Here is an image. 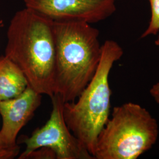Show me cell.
I'll list each match as a JSON object with an SVG mask.
<instances>
[{"mask_svg": "<svg viewBox=\"0 0 159 159\" xmlns=\"http://www.w3.org/2000/svg\"><path fill=\"white\" fill-rule=\"evenodd\" d=\"M5 56L21 70L30 87L54 94L56 44L53 21L27 8L12 18L7 32Z\"/></svg>", "mask_w": 159, "mask_h": 159, "instance_id": "1", "label": "cell"}, {"mask_svg": "<svg viewBox=\"0 0 159 159\" xmlns=\"http://www.w3.org/2000/svg\"><path fill=\"white\" fill-rule=\"evenodd\" d=\"M54 94L74 102L96 73L102 56L99 31L83 21H53Z\"/></svg>", "mask_w": 159, "mask_h": 159, "instance_id": "2", "label": "cell"}, {"mask_svg": "<svg viewBox=\"0 0 159 159\" xmlns=\"http://www.w3.org/2000/svg\"><path fill=\"white\" fill-rule=\"evenodd\" d=\"M123 54V50L117 42L106 40L102 46V56L96 73L78 100L63 104V116L68 129L93 157L98 136L110 113L109 75L114 64Z\"/></svg>", "mask_w": 159, "mask_h": 159, "instance_id": "3", "label": "cell"}, {"mask_svg": "<svg viewBox=\"0 0 159 159\" xmlns=\"http://www.w3.org/2000/svg\"><path fill=\"white\" fill-rule=\"evenodd\" d=\"M159 133L156 120L140 105L115 107L98 136L94 159H137L152 148Z\"/></svg>", "mask_w": 159, "mask_h": 159, "instance_id": "4", "label": "cell"}, {"mask_svg": "<svg viewBox=\"0 0 159 159\" xmlns=\"http://www.w3.org/2000/svg\"><path fill=\"white\" fill-rule=\"evenodd\" d=\"M52 109L47 122L23 140L25 149L19 159H26L39 148H48L55 153L56 159H94L84 144L71 133L63 116L62 98L57 94L51 97Z\"/></svg>", "mask_w": 159, "mask_h": 159, "instance_id": "5", "label": "cell"}, {"mask_svg": "<svg viewBox=\"0 0 159 159\" xmlns=\"http://www.w3.org/2000/svg\"><path fill=\"white\" fill-rule=\"evenodd\" d=\"M25 8L52 21L98 23L116 11L115 0H23Z\"/></svg>", "mask_w": 159, "mask_h": 159, "instance_id": "6", "label": "cell"}, {"mask_svg": "<svg viewBox=\"0 0 159 159\" xmlns=\"http://www.w3.org/2000/svg\"><path fill=\"white\" fill-rule=\"evenodd\" d=\"M42 94L28 86L18 96L0 102V134L7 142L16 144L19 132L39 107Z\"/></svg>", "mask_w": 159, "mask_h": 159, "instance_id": "7", "label": "cell"}, {"mask_svg": "<svg viewBox=\"0 0 159 159\" xmlns=\"http://www.w3.org/2000/svg\"><path fill=\"white\" fill-rule=\"evenodd\" d=\"M29 86L21 70L10 58L0 57V102L15 98Z\"/></svg>", "mask_w": 159, "mask_h": 159, "instance_id": "8", "label": "cell"}, {"mask_svg": "<svg viewBox=\"0 0 159 159\" xmlns=\"http://www.w3.org/2000/svg\"><path fill=\"white\" fill-rule=\"evenodd\" d=\"M148 1L151 7V19L148 28L141 36L142 39L156 35L159 32V0Z\"/></svg>", "mask_w": 159, "mask_h": 159, "instance_id": "9", "label": "cell"}, {"mask_svg": "<svg viewBox=\"0 0 159 159\" xmlns=\"http://www.w3.org/2000/svg\"><path fill=\"white\" fill-rule=\"evenodd\" d=\"M18 144H10L6 142L0 134V159H13L20 153Z\"/></svg>", "mask_w": 159, "mask_h": 159, "instance_id": "10", "label": "cell"}, {"mask_svg": "<svg viewBox=\"0 0 159 159\" xmlns=\"http://www.w3.org/2000/svg\"><path fill=\"white\" fill-rule=\"evenodd\" d=\"M56 159L55 153L48 148H39L29 154L27 159Z\"/></svg>", "mask_w": 159, "mask_h": 159, "instance_id": "11", "label": "cell"}, {"mask_svg": "<svg viewBox=\"0 0 159 159\" xmlns=\"http://www.w3.org/2000/svg\"><path fill=\"white\" fill-rule=\"evenodd\" d=\"M150 94L154 100L159 105V82L152 87L150 90Z\"/></svg>", "mask_w": 159, "mask_h": 159, "instance_id": "12", "label": "cell"}, {"mask_svg": "<svg viewBox=\"0 0 159 159\" xmlns=\"http://www.w3.org/2000/svg\"><path fill=\"white\" fill-rule=\"evenodd\" d=\"M155 44H156V46L159 47V36H158L157 39L155 41Z\"/></svg>", "mask_w": 159, "mask_h": 159, "instance_id": "13", "label": "cell"}, {"mask_svg": "<svg viewBox=\"0 0 159 159\" xmlns=\"http://www.w3.org/2000/svg\"><path fill=\"white\" fill-rule=\"evenodd\" d=\"M115 1H116V0H115Z\"/></svg>", "mask_w": 159, "mask_h": 159, "instance_id": "14", "label": "cell"}, {"mask_svg": "<svg viewBox=\"0 0 159 159\" xmlns=\"http://www.w3.org/2000/svg\"><path fill=\"white\" fill-rule=\"evenodd\" d=\"M0 24H1V23H0Z\"/></svg>", "mask_w": 159, "mask_h": 159, "instance_id": "15", "label": "cell"}]
</instances>
